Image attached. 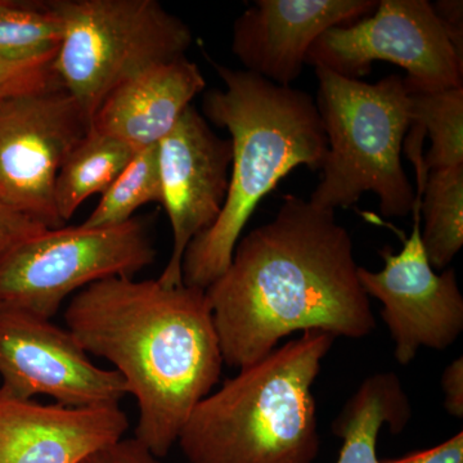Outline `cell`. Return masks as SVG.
<instances>
[{
  "instance_id": "obj_1",
  "label": "cell",
  "mask_w": 463,
  "mask_h": 463,
  "mask_svg": "<svg viewBox=\"0 0 463 463\" xmlns=\"http://www.w3.org/2000/svg\"><path fill=\"white\" fill-rule=\"evenodd\" d=\"M358 269L335 212L288 194L272 221L241 237L205 289L224 364H255L295 332L370 336L376 319Z\"/></svg>"
},
{
  "instance_id": "obj_2",
  "label": "cell",
  "mask_w": 463,
  "mask_h": 463,
  "mask_svg": "<svg viewBox=\"0 0 463 463\" xmlns=\"http://www.w3.org/2000/svg\"><path fill=\"white\" fill-rule=\"evenodd\" d=\"M65 322L88 354L114 365L136 399L134 438L165 457L223 371L205 289L114 277L75 294Z\"/></svg>"
},
{
  "instance_id": "obj_3",
  "label": "cell",
  "mask_w": 463,
  "mask_h": 463,
  "mask_svg": "<svg viewBox=\"0 0 463 463\" xmlns=\"http://www.w3.org/2000/svg\"><path fill=\"white\" fill-rule=\"evenodd\" d=\"M213 66L224 90L206 91L203 111L207 120L230 133L232 164L221 214L183 257V283L203 289L230 267L260 201L295 167L322 170L328 151L321 115L309 93L245 70Z\"/></svg>"
},
{
  "instance_id": "obj_4",
  "label": "cell",
  "mask_w": 463,
  "mask_h": 463,
  "mask_svg": "<svg viewBox=\"0 0 463 463\" xmlns=\"http://www.w3.org/2000/svg\"><path fill=\"white\" fill-rule=\"evenodd\" d=\"M336 337L303 332L209 395L179 435L190 463H313L319 452L313 385Z\"/></svg>"
},
{
  "instance_id": "obj_5",
  "label": "cell",
  "mask_w": 463,
  "mask_h": 463,
  "mask_svg": "<svg viewBox=\"0 0 463 463\" xmlns=\"http://www.w3.org/2000/svg\"><path fill=\"white\" fill-rule=\"evenodd\" d=\"M315 70L319 81L316 103L328 151L322 181L307 201L335 212L373 192L383 216L413 213L416 191L401 160L411 125V94L403 78L392 74L370 84L323 67Z\"/></svg>"
},
{
  "instance_id": "obj_6",
  "label": "cell",
  "mask_w": 463,
  "mask_h": 463,
  "mask_svg": "<svg viewBox=\"0 0 463 463\" xmlns=\"http://www.w3.org/2000/svg\"><path fill=\"white\" fill-rule=\"evenodd\" d=\"M62 23L53 67L63 90L91 120L128 79L185 56L190 26L157 0H51Z\"/></svg>"
},
{
  "instance_id": "obj_7",
  "label": "cell",
  "mask_w": 463,
  "mask_h": 463,
  "mask_svg": "<svg viewBox=\"0 0 463 463\" xmlns=\"http://www.w3.org/2000/svg\"><path fill=\"white\" fill-rule=\"evenodd\" d=\"M156 258L141 219L112 227L48 228L0 259V306L52 319L70 295L103 281L134 279Z\"/></svg>"
},
{
  "instance_id": "obj_8",
  "label": "cell",
  "mask_w": 463,
  "mask_h": 463,
  "mask_svg": "<svg viewBox=\"0 0 463 463\" xmlns=\"http://www.w3.org/2000/svg\"><path fill=\"white\" fill-rule=\"evenodd\" d=\"M374 61L405 70L410 94L463 87V65L428 0H381L370 16L322 33L307 56L315 69L355 80Z\"/></svg>"
},
{
  "instance_id": "obj_9",
  "label": "cell",
  "mask_w": 463,
  "mask_h": 463,
  "mask_svg": "<svg viewBox=\"0 0 463 463\" xmlns=\"http://www.w3.org/2000/svg\"><path fill=\"white\" fill-rule=\"evenodd\" d=\"M90 123L62 85L0 100V201L47 228L61 166Z\"/></svg>"
},
{
  "instance_id": "obj_10",
  "label": "cell",
  "mask_w": 463,
  "mask_h": 463,
  "mask_svg": "<svg viewBox=\"0 0 463 463\" xmlns=\"http://www.w3.org/2000/svg\"><path fill=\"white\" fill-rule=\"evenodd\" d=\"M0 388L21 399L47 395L65 407L118 405L127 386L115 370L97 367L67 328L0 306Z\"/></svg>"
},
{
  "instance_id": "obj_11",
  "label": "cell",
  "mask_w": 463,
  "mask_h": 463,
  "mask_svg": "<svg viewBox=\"0 0 463 463\" xmlns=\"http://www.w3.org/2000/svg\"><path fill=\"white\" fill-rule=\"evenodd\" d=\"M420 205L414 206L412 233L395 254L386 246L380 251L379 272L359 267L358 277L368 298L383 304L381 318L388 326L394 358L407 365L426 347L446 350L463 331V297L455 269L438 274L423 250Z\"/></svg>"
},
{
  "instance_id": "obj_12",
  "label": "cell",
  "mask_w": 463,
  "mask_h": 463,
  "mask_svg": "<svg viewBox=\"0 0 463 463\" xmlns=\"http://www.w3.org/2000/svg\"><path fill=\"white\" fill-rule=\"evenodd\" d=\"M161 205L173 231V250L158 281L183 283L182 261L192 241L215 223L230 185L232 145L190 106L157 145Z\"/></svg>"
},
{
  "instance_id": "obj_13",
  "label": "cell",
  "mask_w": 463,
  "mask_h": 463,
  "mask_svg": "<svg viewBox=\"0 0 463 463\" xmlns=\"http://www.w3.org/2000/svg\"><path fill=\"white\" fill-rule=\"evenodd\" d=\"M377 5L379 0H258L234 21L232 52L245 71L291 87L322 33L370 16Z\"/></svg>"
},
{
  "instance_id": "obj_14",
  "label": "cell",
  "mask_w": 463,
  "mask_h": 463,
  "mask_svg": "<svg viewBox=\"0 0 463 463\" xmlns=\"http://www.w3.org/2000/svg\"><path fill=\"white\" fill-rule=\"evenodd\" d=\"M128 429L120 405L42 404L0 388V463H80Z\"/></svg>"
},
{
  "instance_id": "obj_15",
  "label": "cell",
  "mask_w": 463,
  "mask_h": 463,
  "mask_svg": "<svg viewBox=\"0 0 463 463\" xmlns=\"http://www.w3.org/2000/svg\"><path fill=\"white\" fill-rule=\"evenodd\" d=\"M205 87L199 66L187 57L158 63L112 90L91 118L90 128L136 151L156 146Z\"/></svg>"
},
{
  "instance_id": "obj_16",
  "label": "cell",
  "mask_w": 463,
  "mask_h": 463,
  "mask_svg": "<svg viewBox=\"0 0 463 463\" xmlns=\"http://www.w3.org/2000/svg\"><path fill=\"white\" fill-rule=\"evenodd\" d=\"M411 417L410 398L397 374L365 377L332 422V432L343 440L337 463H381L377 457L381 429L388 426L392 434H399Z\"/></svg>"
},
{
  "instance_id": "obj_17",
  "label": "cell",
  "mask_w": 463,
  "mask_h": 463,
  "mask_svg": "<svg viewBox=\"0 0 463 463\" xmlns=\"http://www.w3.org/2000/svg\"><path fill=\"white\" fill-rule=\"evenodd\" d=\"M138 151L91 129L70 152L58 172L54 203L62 223L94 194H102Z\"/></svg>"
},
{
  "instance_id": "obj_18",
  "label": "cell",
  "mask_w": 463,
  "mask_h": 463,
  "mask_svg": "<svg viewBox=\"0 0 463 463\" xmlns=\"http://www.w3.org/2000/svg\"><path fill=\"white\" fill-rule=\"evenodd\" d=\"M421 205V241L432 269H446L463 246V165L429 172Z\"/></svg>"
},
{
  "instance_id": "obj_19",
  "label": "cell",
  "mask_w": 463,
  "mask_h": 463,
  "mask_svg": "<svg viewBox=\"0 0 463 463\" xmlns=\"http://www.w3.org/2000/svg\"><path fill=\"white\" fill-rule=\"evenodd\" d=\"M61 39L62 23L52 2L0 0V62L56 56Z\"/></svg>"
},
{
  "instance_id": "obj_20",
  "label": "cell",
  "mask_w": 463,
  "mask_h": 463,
  "mask_svg": "<svg viewBox=\"0 0 463 463\" xmlns=\"http://www.w3.org/2000/svg\"><path fill=\"white\" fill-rule=\"evenodd\" d=\"M411 125L431 139L426 172L463 165V87L411 94Z\"/></svg>"
},
{
  "instance_id": "obj_21",
  "label": "cell",
  "mask_w": 463,
  "mask_h": 463,
  "mask_svg": "<svg viewBox=\"0 0 463 463\" xmlns=\"http://www.w3.org/2000/svg\"><path fill=\"white\" fill-rule=\"evenodd\" d=\"M152 203H161L157 145L137 152L108 190L100 194L99 205L83 225L97 228L124 224L134 218L137 210Z\"/></svg>"
},
{
  "instance_id": "obj_22",
  "label": "cell",
  "mask_w": 463,
  "mask_h": 463,
  "mask_svg": "<svg viewBox=\"0 0 463 463\" xmlns=\"http://www.w3.org/2000/svg\"><path fill=\"white\" fill-rule=\"evenodd\" d=\"M54 56L32 62H0V100L57 87Z\"/></svg>"
},
{
  "instance_id": "obj_23",
  "label": "cell",
  "mask_w": 463,
  "mask_h": 463,
  "mask_svg": "<svg viewBox=\"0 0 463 463\" xmlns=\"http://www.w3.org/2000/svg\"><path fill=\"white\" fill-rule=\"evenodd\" d=\"M45 230V225L0 201V259Z\"/></svg>"
},
{
  "instance_id": "obj_24",
  "label": "cell",
  "mask_w": 463,
  "mask_h": 463,
  "mask_svg": "<svg viewBox=\"0 0 463 463\" xmlns=\"http://www.w3.org/2000/svg\"><path fill=\"white\" fill-rule=\"evenodd\" d=\"M80 463H161L156 456L136 438L121 439L118 443L102 448Z\"/></svg>"
},
{
  "instance_id": "obj_25",
  "label": "cell",
  "mask_w": 463,
  "mask_h": 463,
  "mask_svg": "<svg viewBox=\"0 0 463 463\" xmlns=\"http://www.w3.org/2000/svg\"><path fill=\"white\" fill-rule=\"evenodd\" d=\"M432 5L435 16L440 21L448 41L459 62L463 65V2L462 0H438Z\"/></svg>"
},
{
  "instance_id": "obj_26",
  "label": "cell",
  "mask_w": 463,
  "mask_h": 463,
  "mask_svg": "<svg viewBox=\"0 0 463 463\" xmlns=\"http://www.w3.org/2000/svg\"><path fill=\"white\" fill-rule=\"evenodd\" d=\"M381 463H463V432L448 439L430 449L420 450L395 459H383Z\"/></svg>"
},
{
  "instance_id": "obj_27",
  "label": "cell",
  "mask_w": 463,
  "mask_h": 463,
  "mask_svg": "<svg viewBox=\"0 0 463 463\" xmlns=\"http://www.w3.org/2000/svg\"><path fill=\"white\" fill-rule=\"evenodd\" d=\"M441 389L444 392V408L450 416L463 419V358L448 364L441 374Z\"/></svg>"
}]
</instances>
